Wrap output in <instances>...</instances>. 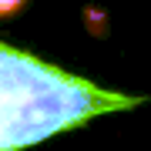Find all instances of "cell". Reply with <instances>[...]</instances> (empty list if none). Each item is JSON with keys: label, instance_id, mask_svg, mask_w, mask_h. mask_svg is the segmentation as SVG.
Returning a JSON list of instances; mask_svg holds the SVG:
<instances>
[{"label": "cell", "instance_id": "6da1fadb", "mask_svg": "<svg viewBox=\"0 0 151 151\" xmlns=\"http://www.w3.org/2000/svg\"><path fill=\"white\" fill-rule=\"evenodd\" d=\"M141 101L0 40V151H24Z\"/></svg>", "mask_w": 151, "mask_h": 151}, {"label": "cell", "instance_id": "7a4b0ae2", "mask_svg": "<svg viewBox=\"0 0 151 151\" xmlns=\"http://www.w3.org/2000/svg\"><path fill=\"white\" fill-rule=\"evenodd\" d=\"M24 7H27V0H0V20H7V17L20 14Z\"/></svg>", "mask_w": 151, "mask_h": 151}]
</instances>
